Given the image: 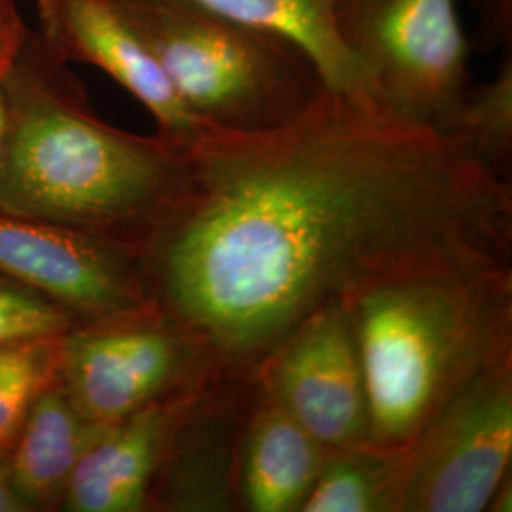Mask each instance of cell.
<instances>
[{
  "mask_svg": "<svg viewBox=\"0 0 512 512\" xmlns=\"http://www.w3.org/2000/svg\"><path fill=\"white\" fill-rule=\"evenodd\" d=\"M139 256L215 376L255 382L315 311L385 285L512 274V186L459 137L323 90L289 122L205 128Z\"/></svg>",
  "mask_w": 512,
  "mask_h": 512,
  "instance_id": "cell-1",
  "label": "cell"
},
{
  "mask_svg": "<svg viewBox=\"0 0 512 512\" xmlns=\"http://www.w3.org/2000/svg\"><path fill=\"white\" fill-rule=\"evenodd\" d=\"M65 63L27 31L2 74L0 213L82 230L141 256L183 192L186 143L105 124L67 80Z\"/></svg>",
  "mask_w": 512,
  "mask_h": 512,
  "instance_id": "cell-2",
  "label": "cell"
},
{
  "mask_svg": "<svg viewBox=\"0 0 512 512\" xmlns=\"http://www.w3.org/2000/svg\"><path fill=\"white\" fill-rule=\"evenodd\" d=\"M368 403V442L404 448L476 372L512 349V274L410 281L348 304Z\"/></svg>",
  "mask_w": 512,
  "mask_h": 512,
  "instance_id": "cell-3",
  "label": "cell"
},
{
  "mask_svg": "<svg viewBox=\"0 0 512 512\" xmlns=\"http://www.w3.org/2000/svg\"><path fill=\"white\" fill-rule=\"evenodd\" d=\"M114 2L207 128H275L325 90L311 55L272 29L188 0Z\"/></svg>",
  "mask_w": 512,
  "mask_h": 512,
  "instance_id": "cell-4",
  "label": "cell"
},
{
  "mask_svg": "<svg viewBox=\"0 0 512 512\" xmlns=\"http://www.w3.org/2000/svg\"><path fill=\"white\" fill-rule=\"evenodd\" d=\"M334 23L380 107L442 128L469 90L458 0H334Z\"/></svg>",
  "mask_w": 512,
  "mask_h": 512,
  "instance_id": "cell-5",
  "label": "cell"
},
{
  "mask_svg": "<svg viewBox=\"0 0 512 512\" xmlns=\"http://www.w3.org/2000/svg\"><path fill=\"white\" fill-rule=\"evenodd\" d=\"M59 382L80 416L112 425L222 380L202 346L152 304L67 332Z\"/></svg>",
  "mask_w": 512,
  "mask_h": 512,
  "instance_id": "cell-6",
  "label": "cell"
},
{
  "mask_svg": "<svg viewBox=\"0 0 512 512\" xmlns=\"http://www.w3.org/2000/svg\"><path fill=\"white\" fill-rule=\"evenodd\" d=\"M512 349L406 446L401 512H482L511 478Z\"/></svg>",
  "mask_w": 512,
  "mask_h": 512,
  "instance_id": "cell-7",
  "label": "cell"
},
{
  "mask_svg": "<svg viewBox=\"0 0 512 512\" xmlns=\"http://www.w3.org/2000/svg\"><path fill=\"white\" fill-rule=\"evenodd\" d=\"M0 274L88 323L145 310L139 256L82 230L0 213Z\"/></svg>",
  "mask_w": 512,
  "mask_h": 512,
  "instance_id": "cell-8",
  "label": "cell"
},
{
  "mask_svg": "<svg viewBox=\"0 0 512 512\" xmlns=\"http://www.w3.org/2000/svg\"><path fill=\"white\" fill-rule=\"evenodd\" d=\"M325 450L368 442V403L348 304L315 311L255 376Z\"/></svg>",
  "mask_w": 512,
  "mask_h": 512,
  "instance_id": "cell-9",
  "label": "cell"
},
{
  "mask_svg": "<svg viewBox=\"0 0 512 512\" xmlns=\"http://www.w3.org/2000/svg\"><path fill=\"white\" fill-rule=\"evenodd\" d=\"M40 37L65 61L101 69L158 122L160 135L188 143L207 128L186 107L147 42L114 0H37Z\"/></svg>",
  "mask_w": 512,
  "mask_h": 512,
  "instance_id": "cell-10",
  "label": "cell"
},
{
  "mask_svg": "<svg viewBox=\"0 0 512 512\" xmlns=\"http://www.w3.org/2000/svg\"><path fill=\"white\" fill-rule=\"evenodd\" d=\"M209 387L148 404L126 420L109 425L69 476L63 494L65 509L145 511L152 482L169 458L183 421Z\"/></svg>",
  "mask_w": 512,
  "mask_h": 512,
  "instance_id": "cell-11",
  "label": "cell"
},
{
  "mask_svg": "<svg viewBox=\"0 0 512 512\" xmlns=\"http://www.w3.org/2000/svg\"><path fill=\"white\" fill-rule=\"evenodd\" d=\"M325 448L256 384L239 435L236 495L243 511L300 512Z\"/></svg>",
  "mask_w": 512,
  "mask_h": 512,
  "instance_id": "cell-12",
  "label": "cell"
},
{
  "mask_svg": "<svg viewBox=\"0 0 512 512\" xmlns=\"http://www.w3.org/2000/svg\"><path fill=\"white\" fill-rule=\"evenodd\" d=\"M107 427L80 416L59 378L48 385L23 421L8 465L12 486L25 505L63 497L78 459Z\"/></svg>",
  "mask_w": 512,
  "mask_h": 512,
  "instance_id": "cell-13",
  "label": "cell"
},
{
  "mask_svg": "<svg viewBox=\"0 0 512 512\" xmlns=\"http://www.w3.org/2000/svg\"><path fill=\"white\" fill-rule=\"evenodd\" d=\"M224 18L272 29L298 42L323 84L355 103L380 107L370 76L349 52L334 23V0H188Z\"/></svg>",
  "mask_w": 512,
  "mask_h": 512,
  "instance_id": "cell-14",
  "label": "cell"
},
{
  "mask_svg": "<svg viewBox=\"0 0 512 512\" xmlns=\"http://www.w3.org/2000/svg\"><path fill=\"white\" fill-rule=\"evenodd\" d=\"M404 469L406 446L327 450L300 512H401Z\"/></svg>",
  "mask_w": 512,
  "mask_h": 512,
  "instance_id": "cell-15",
  "label": "cell"
},
{
  "mask_svg": "<svg viewBox=\"0 0 512 512\" xmlns=\"http://www.w3.org/2000/svg\"><path fill=\"white\" fill-rule=\"evenodd\" d=\"M442 131L459 137L476 156L509 177L512 156V57L501 61L490 82L463 93Z\"/></svg>",
  "mask_w": 512,
  "mask_h": 512,
  "instance_id": "cell-16",
  "label": "cell"
},
{
  "mask_svg": "<svg viewBox=\"0 0 512 512\" xmlns=\"http://www.w3.org/2000/svg\"><path fill=\"white\" fill-rule=\"evenodd\" d=\"M63 338L0 346V459L12 452L35 399L59 378Z\"/></svg>",
  "mask_w": 512,
  "mask_h": 512,
  "instance_id": "cell-17",
  "label": "cell"
},
{
  "mask_svg": "<svg viewBox=\"0 0 512 512\" xmlns=\"http://www.w3.org/2000/svg\"><path fill=\"white\" fill-rule=\"evenodd\" d=\"M71 329V313L40 294L0 287V346L25 340L63 336Z\"/></svg>",
  "mask_w": 512,
  "mask_h": 512,
  "instance_id": "cell-18",
  "label": "cell"
},
{
  "mask_svg": "<svg viewBox=\"0 0 512 512\" xmlns=\"http://www.w3.org/2000/svg\"><path fill=\"white\" fill-rule=\"evenodd\" d=\"M16 0H0V74L8 69L27 35Z\"/></svg>",
  "mask_w": 512,
  "mask_h": 512,
  "instance_id": "cell-19",
  "label": "cell"
},
{
  "mask_svg": "<svg viewBox=\"0 0 512 512\" xmlns=\"http://www.w3.org/2000/svg\"><path fill=\"white\" fill-rule=\"evenodd\" d=\"M29 509L12 486L8 467L0 469V512L25 511Z\"/></svg>",
  "mask_w": 512,
  "mask_h": 512,
  "instance_id": "cell-20",
  "label": "cell"
},
{
  "mask_svg": "<svg viewBox=\"0 0 512 512\" xmlns=\"http://www.w3.org/2000/svg\"><path fill=\"white\" fill-rule=\"evenodd\" d=\"M2 74H0V164H2L4 147H6V135H8V101H6V92L2 84Z\"/></svg>",
  "mask_w": 512,
  "mask_h": 512,
  "instance_id": "cell-21",
  "label": "cell"
}]
</instances>
